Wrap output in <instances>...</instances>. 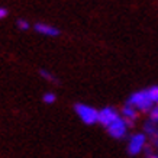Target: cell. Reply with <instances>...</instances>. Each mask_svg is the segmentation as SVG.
<instances>
[{"mask_svg":"<svg viewBox=\"0 0 158 158\" xmlns=\"http://www.w3.org/2000/svg\"><path fill=\"white\" fill-rule=\"evenodd\" d=\"M126 105L134 106L135 109L141 110V112H151V109L154 107V102L149 99L147 90H142L131 94V97L126 102Z\"/></svg>","mask_w":158,"mask_h":158,"instance_id":"1","label":"cell"},{"mask_svg":"<svg viewBox=\"0 0 158 158\" xmlns=\"http://www.w3.org/2000/svg\"><path fill=\"white\" fill-rule=\"evenodd\" d=\"M74 109H76V113L80 116V119L87 125H93L99 122V110H96L94 107H91V106H87L84 103H77L74 106Z\"/></svg>","mask_w":158,"mask_h":158,"instance_id":"2","label":"cell"},{"mask_svg":"<svg viewBox=\"0 0 158 158\" xmlns=\"http://www.w3.org/2000/svg\"><path fill=\"white\" fill-rule=\"evenodd\" d=\"M145 142H147V136L145 134H135L129 138V144H128V152L131 155H138L141 151H144Z\"/></svg>","mask_w":158,"mask_h":158,"instance_id":"3","label":"cell"},{"mask_svg":"<svg viewBox=\"0 0 158 158\" xmlns=\"http://www.w3.org/2000/svg\"><path fill=\"white\" fill-rule=\"evenodd\" d=\"M126 129H128V125L125 122L123 118H118V119L113 122V123H110L107 126V132H109L110 136H113L116 139H122L126 136Z\"/></svg>","mask_w":158,"mask_h":158,"instance_id":"4","label":"cell"},{"mask_svg":"<svg viewBox=\"0 0 158 158\" xmlns=\"http://www.w3.org/2000/svg\"><path fill=\"white\" fill-rule=\"evenodd\" d=\"M118 118H119V115L113 107H105V109L99 110V123H102L106 128L110 123H113Z\"/></svg>","mask_w":158,"mask_h":158,"instance_id":"5","label":"cell"},{"mask_svg":"<svg viewBox=\"0 0 158 158\" xmlns=\"http://www.w3.org/2000/svg\"><path fill=\"white\" fill-rule=\"evenodd\" d=\"M34 29L38 32V34H42V35H47V36H58L60 35V31L57 28H54L51 25H47V23H35Z\"/></svg>","mask_w":158,"mask_h":158,"instance_id":"6","label":"cell"},{"mask_svg":"<svg viewBox=\"0 0 158 158\" xmlns=\"http://www.w3.org/2000/svg\"><path fill=\"white\" fill-rule=\"evenodd\" d=\"M122 116H123V119H128V120L135 122L136 118H138V112H136V109H135L134 106L125 105L123 109H122Z\"/></svg>","mask_w":158,"mask_h":158,"instance_id":"7","label":"cell"},{"mask_svg":"<svg viewBox=\"0 0 158 158\" xmlns=\"http://www.w3.org/2000/svg\"><path fill=\"white\" fill-rule=\"evenodd\" d=\"M144 132L145 135H149V136H152L158 132V126L157 123H154L152 120H148V122H145L144 125Z\"/></svg>","mask_w":158,"mask_h":158,"instance_id":"8","label":"cell"},{"mask_svg":"<svg viewBox=\"0 0 158 158\" xmlns=\"http://www.w3.org/2000/svg\"><path fill=\"white\" fill-rule=\"evenodd\" d=\"M147 93H148L149 99H151L154 103H158V86L149 87L148 90H147Z\"/></svg>","mask_w":158,"mask_h":158,"instance_id":"9","label":"cell"},{"mask_svg":"<svg viewBox=\"0 0 158 158\" xmlns=\"http://www.w3.org/2000/svg\"><path fill=\"white\" fill-rule=\"evenodd\" d=\"M39 74H41V76H42L45 80H48V81H51V83H58L57 78H55V77H54L49 71H47V70H41V71H39Z\"/></svg>","mask_w":158,"mask_h":158,"instance_id":"10","label":"cell"},{"mask_svg":"<svg viewBox=\"0 0 158 158\" xmlns=\"http://www.w3.org/2000/svg\"><path fill=\"white\" fill-rule=\"evenodd\" d=\"M55 99H57V96H55L54 93H45V94L42 96L44 103H48V105L54 103V102H55Z\"/></svg>","mask_w":158,"mask_h":158,"instance_id":"11","label":"cell"},{"mask_svg":"<svg viewBox=\"0 0 158 158\" xmlns=\"http://www.w3.org/2000/svg\"><path fill=\"white\" fill-rule=\"evenodd\" d=\"M149 120H152L154 123L158 125V106L151 109V112H149Z\"/></svg>","mask_w":158,"mask_h":158,"instance_id":"12","label":"cell"},{"mask_svg":"<svg viewBox=\"0 0 158 158\" xmlns=\"http://www.w3.org/2000/svg\"><path fill=\"white\" fill-rule=\"evenodd\" d=\"M16 25H18V28H19L20 31H28V29L31 28V25H29V23H28V22H26V20H25V19H19V20H18V23H16Z\"/></svg>","mask_w":158,"mask_h":158,"instance_id":"13","label":"cell"},{"mask_svg":"<svg viewBox=\"0 0 158 158\" xmlns=\"http://www.w3.org/2000/svg\"><path fill=\"white\" fill-rule=\"evenodd\" d=\"M7 13H9V12H7L6 7H0V19H5L6 16H7Z\"/></svg>","mask_w":158,"mask_h":158,"instance_id":"14","label":"cell"},{"mask_svg":"<svg viewBox=\"0 0 158 158\" xmlns=\"http://www.w3.org/2000/svg\"><path fill=\"white\" fill-rule=\"evenodd\" d=\"M151 142H152L154 147H158V132L155 135H152V136H151Z\"/></svg>","mask_w":158,"mask_h":158,"instance_id":"15","label":"cell"},{"mask_svg":"<svg viewBox=\"0 0 158 158\" xmlns=\"http://www.w3.org/2000/svg\"><path fill=\"white\" fill-rule=\"evenodd\" d=\"M147 158H158V155H155V154H152V155H149V157H147Z\"/></svg>","mask_w":158,"mask_h":158,"instance_id":"16","label":"cell"}]
</instances>
